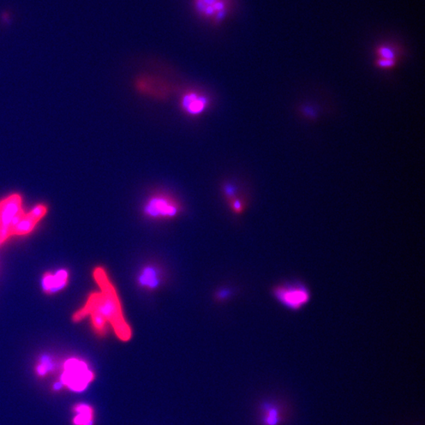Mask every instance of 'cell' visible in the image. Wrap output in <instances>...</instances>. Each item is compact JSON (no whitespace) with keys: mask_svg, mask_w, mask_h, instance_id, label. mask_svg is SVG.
<instances>
[{"mask_svg":"<svg viewBox=\"0 0 425 425\" xmlns=\"http://www.w3.org/2000/svg\"><path fill=\"white\" fill-rule=\"evenodd\" d=\"M182 110L191 116H198L205 112L209 106V100L199 93L188 92L181 100Z\"/></svg>","mask_w":425,"mask_h":425,"instance_id":"52a82bcc","label":"cell"},{"mask_svg":"<svg viewBox=\"0 0 425 425\" xmlns=\"http://www.w3.org/2000/svg\"><path fill=\"white\" fill-rule=\"evenodd\" d=\"M93 277L99 286L100 292L89 296L85 306L74 314V321L79 322L90 316L94 331L101 337L104 336L107 323H110L120 339L129 341L131 337V328L123 316L122 304L115 287L105 269L101 267L95 269Z\"/></svg>","mask_w":425,"mask_h":425,"instance_id":"6da1fadb","label":"cell"},{"mask_svg":"<svg viewBox=\"0 0 425 425\" xmlns=\"http://www.w3.org/2000/svg\"><path fill=\"white\" fill-rule=\"evenodd\" d=\"M376 56L378 58L398 60L401 55L400 47L392 44H382L377 46L376 49Z\"/></svg>","mask_w":425,"mask_h":425,"instance_id":"8fae6325","label":"cell"},{"mask_svg":"<svg viewBox=\"0 0 425 425\" xmlns=\"http://www.w3.org/2000/svg\"><path fill=\"white\" fill-rule=\"evenodd\" d=\"M236 191H237V189L234 186V185H232L230 184H227L225 186V194L227 198L229 199L230 201L236 198Z\"/></svg>","mask_w":425,"mask_h":425,"instance_id":"9a60e30c","label":"cell"},{"mask_svg":"<svg viewBox=\"0 0 425 425\" xmlns=\"http://www.w3.org/2000/svg\"><path fill=\"white\" fill-rule=\"evenodd\" d=\"M272 295L285 309L299 311L311 300V291L308 286L299 280H289L273 287Z\"/></svg>","mask_w":425,"mask_h":425,"instance_id":"277c9868","label":"cell"},{"mask_svg":"<svg viewBox=\"0 0 425 425\" xmlns=\"http://www.w3.org/2000/svg\"><path fill=\"white\" fill-rule=\"evenodd\" d=\"M139 284L149 290H154L159 287L161 282L160 269L154 266H147L141 269L139 273Z\"/></svg>","mask_w":425,"mask_h":425,"instance_id":"ba28073f","label":"cell"},{"mask_svg":"<svg viewBox=\"0 0 425 425\" xmlns=\"http://www.w3.org/2000/svg\"><path fill=\"white\" fill-rule=\"evenodd\" d=\"M52 369V364L49 360V359H45V360H42L37 366V374L40 376H45L47 374L50 372Z\"/></svg>","mask_w":425,"mask_h":425,"instance_id":"4fadbf2b","label":"cell"},{"mask_svg":"<svg viewBox=\"0 0 425 425\" xmlns=\"http://www.w3.org/2000/svg\"><path fill=\"white\" fill-rule=\"evenodd\" d=\"M94 379V374L85 362L77 358H70L65 362L63 373L60 382L70 389L79 392L85 390Z\"/></svg>","mask_w":425,"mask_h":425,"instance_id":"5b68a950","label":"cell"},{"mask_svg":"<svg viewBox=\"0 0 425 425\" xmlns=\"http://www.w3.org/2000/svg\"><path fill=\"white\" fill-rule=\"evenodd\" d=\"M47 211L45 205H38L26 214L19 195H12L0 202V246L11 237L29 234Z\"/></svg>","mask_w":425,"mask_h":425,"instance_id":"7a4b0ae2","label":"cell"},{"mask_svg":"<svg viewBox=\"0 0 425 425\" xmlns=\"http://www.w3.org/2000/svg\"><path fill=\"white\" fill-rule=\"evenodd\" d=\"M238 0H189L194 19L208 27L218 29L230 22L238 10Z\"/></svg>","mask_w":425,"mask_h":425,"instance_id":"3957f363","label":"cell"},{"mask_svg":"<svg viewBox=\"0 0 425 425\" xmlns=\"http://www.w3.org/2000/svg\"><path fill=\"white\" fill-rule=\"evenodd\" d=\"M231 207L233 211L237 214L242 213L244 209V202L236 197L235 199L231 200Z\"/></svg>","mask_w":425,"mask_h":425,"instance_id":"5bb4252c","label":"cell"},{"mask_svg":"<svg viewBox=\"0 0 425 425\" xmlns=\"http://www.w3.org/2000/svg\"><path fill=\"white\" fill-rule=\"evenodd\" d=\"M67 271H60L56 274L47 273L43 278V289L46 293H52L62 289L68 282Z\"/></svg>","mask_w":425,"mask_h":425,"instance_id":"9c48e42d","label":"cell"},{"mask_svg":"<svg viewBox=\"0 0 425 425\" xmlns=\"http://www.w3.org/2000/svg\"><path fill=\"white\" fill-rule=\"evenodd\" d=\"M305 115L307 116H310V118H313L316 116V113L314 109H309V107H305L304 111Z\"/></svg>","mask_w":425,"mask_h":425,"instance_id":"2e32d148","label":"cell"},{"mask_svg":"<svg viewBox=\"0 0 425 425\" xmlns=\"http://www.w3.org/2000/svg\"><path fill=\"white\" fill-rule=\"evenodd\" d=\"M77 415L73 423L74 425H93L94 411L92 406L86 404H77L74 407Z\"/></svg>","mask_w":425,"mask_h":425,"instance_id":"30bf717a","label":"cell"},{"mask_svg":"<svg viewBox=\"0 0 425 425\" xmlns=\"http://www.w3.org/2000/svg\"><path fill=\"white\" fill-rule=\"evenodd\" d=\"M398 60L377 58L375 64L380 69H392L396 67Z\"/></svg>","mask_w":425,"mask_h":425,"instance_id":"7c38bea8","label":"cell"},{"mask_svg":"<svg viewBox=\"0 0 425 425\" xmlns=\"http://www.w3.org/2000/svg\"><path fill=\"white\" fill-rule=\"evenodd\" d=\"M229 295V291H221L219 292V297L220 298H225L227 297V296Z\"/></svg>","mask_w":425,"mask_h":425,"instance_id":"e0dca14e","label":"cell"},{"mask_svg":"<svg viewBox=\"0 0 425 425\" xmlns=\"http://www.w3.org/2000/svg\"><path fill=\"white\" fill-rule=\"evenodd\" d=\"M179 211V206L170 197L165 195H155L149 198L143 207V212L147 217L154 219L173 218Z\"/></svg>","mask_w":425,"mask_h":425,"instance_id":"8992f818","label":"cell"}]
</instances>
